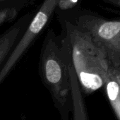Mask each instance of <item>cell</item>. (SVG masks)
Returning a JSON list of instances; mask_svg holds the SVG:
<instances>
[{"label":"cell","mask_w":120,"mask_h":120,"mask_svg":"<svg viewBox=\"0 0 120 120\" xmlns=\"http://www.w3.org/2000/svg\"><path fill=\"white\" fill-rule=\"evenodd\" d=\"M79 5V0H59L54 15L56 16L59 24L71 22L77 14L76 11Z\"/></svg>","instance_id":"3957f363"},{"label":"cell","mask_w":120,"mask_h":120,"mask_svg":"<svg viewBox=\"0 0 120 120\" xmlns=\"http://www.w3.org/2000/svg\"><path fill=\"white\" fill-rule=\"evenodd\" d=\"M35 11L28 12L21 16L3 33L0 35V69L9 54L28 28L34 16Z\"/></svg>","instance_id":"7a4b0ae2"},{"label":"cell","mask_w":120,"mask_h":120,"mask_svg":"<svg viewBox=\"0 0 120 120\" xmlns=\"http://www.w3.org/2000/svg\"><path fill=\"white\" fill-rule=\"evenodd\" d=\"M36 0H0V11L5 9H16L21 11L23 8L33 4Z\"/></svg>","instance_id":"277c9868"},{"label":"cell","mask_w":120,"mask_h":120,"mask_svg":"<svg viewBox=\"0 0 120 120\" xmlns=\"http://www.w3.org/2000/svg\"><path fill=\"white\" fill-rule=\"evenodd\" d=\"M19 11L16 9H5L0 11V27L17 19Z\"/></svg>","instance_id":"5b68a950"},{"label":"cell","mask_w":120,"mask_h":120,"mask_svg":"<svg viewBox=\"0 0 120 120\" xmlns=\"http://www.w3.org/2000/svg\"><path fill=\"white\" fill-rule=\"evenodd\" d=\"M71 62L65 35L49 29L43 40L38 63L41 81L49 91L61 120H69L72 110L69 66Z\"/></svg>","instance_id":"6da1fadb"},{"label":"cell","mask_w":120,"mask_h":120,"mask_svg":"<svg viewBox=\"0 0 120 120\" xmlns=\"http://www.w3.org/2000/svg\"><path fill=\"white\" fill-rule=\"evenodd\" d=\"M107 90V94H108L109 98L111 100H114L116 98L118 95V93H119L118 84L114 81H111L108 83Z\"/></svg>","instance_id":"8992f818"}]
</instances>
